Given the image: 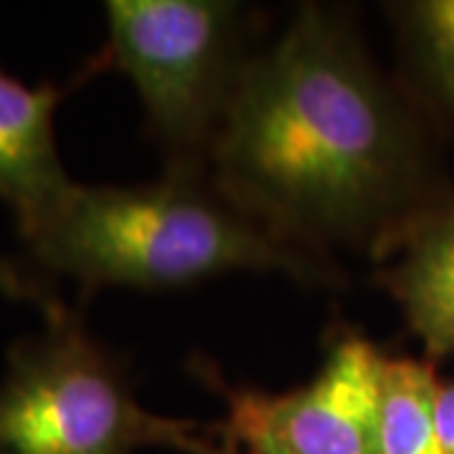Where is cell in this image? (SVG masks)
<instances>
[{"label":"cell","mask_w":454,"mask_h":454,"mask_svg":"<svg viewBox=\"0 0 454 454\" xmlns=\"http://www.w3.org/2000/svg\"><path fill=\"white\" fill-rule=\"evenodd\" d=\"M427 121L346 18L303 5L247 61L207 164L215 187L283 240L387 258L454 190Z\"/></svg>","instance_id":"6da1fadb"},{"label":"cell","mask_w":454,"mask_h":454,"mask_svg":"<svg viewBox=\"0 0 454 454\" xmlns=\"http://www.w3.org/2000/svg\"><path fill=\"white\" fill-rule=\"evenodd\" d=\"M381 364L372 340L340 328L301 389L265 394L230 387L207 366L200 373L225 399L223 437L276 454H381Z\"/></svg>","instance_id":"5b68a950"},{"label":"cell","mask_w":454,"mask_h":454,"mask_svg":"<svg viewBox=\"0 0 454 454\" xmlns=\"http://www.w3.org/2000/svg\"><path fill=\"white\" fill-rule=\"evenodd\" d=\"M399 258L379 270V283L399 303L432 364L454 356V217L437 215L414 227Z\"/></svg>","instance_id":"52a82bcc"},{"label":"cell","mask_w":454,"mask_h":454,"mask_svg":"<svg viewBox=\"0 0 454 454\" xmlns=\"http://www.w3.org/2000/svg\"><path fill=\"white\" fill-rule=\"evenodd\" d=\"M437 215H452L454 217V190H452V195L447 197V202H444V205H442V207H439V210L434 212L432 217H437Z\"/></svg>","instance_id":"4fadbf2b"},{"label":"cell","mask_w":454,"mask_h":454,"mask_svg":"<svg viewBox=\"0 0 454 454\" xmlns=\"http://www.w3.org/2000/svg\"><path fill=\"white\" fill-rule=\"evenodd\" d=\"M195 422L167 419L134 399L121 358L68 310L8 351L0 381V454H134L172 447Z\"/></svg>","instance_id":"3957f363"},{"label":"cell","mask_w":454,"mask_h":454,"mask_svg":"<svg viewBox=\"0 0 454 454\" xmlns=\"http://www.w3.org/2000/svg\"><path fill=\"white\" fill-rule=\"evenodd\" d=\"M28 247L43 270L79 280L83 298L104 286L167 291L235 270H276L309 286L336 273L325 255L260 225L200 169H169L142 187L76 184Z\"/></svg>","instance_id":"7a4b0ae2"},{"label":"cell","mask_w":454,"mask_h":454,"mask_svg":"<svg viewBox=\"0 0 454 454\" xmlns=\"http://www.w3.org/2000/svg\"><path fill=\"white\" fill-rule=\"evenodd\" d=\"M409 74V94L424 114L454 134V0L394 3Z\"/></svg>","instance_id":"ba28073f"},{"label":"cell","mask_w":454,"mask_h":454,"mask_svg":"<svg viewBox=\"0 0 454 454\" xmlns=\"http://www.w3.org/2000/svg\"><path fill=\"white\" fill-rule=\"evenodd\" d=\"M0 293L13 301H28V303L41 306L46 313V321H59L68 313L64 301L56 295L49 283L16 260L0 258Z\"/></svg>","instance_id":"30bf717a"},{"label":"cell","mask_w":454,"mask_h":454,"mask_svg":"<svg viewBox=\"0 0 454 454\" xmlns=\"http://www.w3.org/2000/svg\"><path fill=\"white\" fill-rule=\"evenodd\" d=\"M439 381L429 358L381 364V454H444L437 429Z\"/></svg>","instance_id":"9c48e42d"},{"label":"cell","mask_w":454,"mask_h":454,"mask_svg":"<svg viewBox=\"0 0 454 454\" xmlns=\"http://www.w3.org/2000/svg\"><path fill=\"white\" fill-rule=\"evenodd\" d=\"M64 94L53 83L26 86L0 68V200L26 243L76 187L53 137V114Z\"/></svg>","instance_id":"8992f818"},{"label":"cell","mask_w":454,"mask_h":454,"mask_svg":"<svg viewBox=\"0 0 454 454\" xmlns=\"http://www.w3.org/2000/svg\"><path fill=\"white\" fill-rule=\"evenodd\" d=\"M437 429L439 442H442V452L454 454V381L439 384Z\"/></svg>","instance_id":"7c38bea8"},{"label":"cell","mask_w":454,"mask_h":454,"mask_svg":"<svg viewBox=\"0 0 454 454\" xmlns=\"http://www.w3.org/2000/svg\"><path fill=\"white\" fill-rule=\"evenodd\" d=\"M175 450L187 454H276L270 450H262V447H253V444H243V442H235V439L223 437V444H212L210 439L200 437L195 432L184 434L177 439Z\"/></svg>","instance_id":"8fae6325"},{"label":"cell","mask_w":454,"mask_h":454,"mask_svg":"<svg viewBox=\"0 0 454 454\" xmlns=\"http://www.w3.org/2000/svg\"><path fill=\"white\" fill-rule=\"evenodd\" d=\"M109 41L98 64L124 74L146 127L172 152L169 169L207 164L253 53H245V8L230 0H109Z\"/></svg>","instance_id":"277c9868"}]
</instances>
